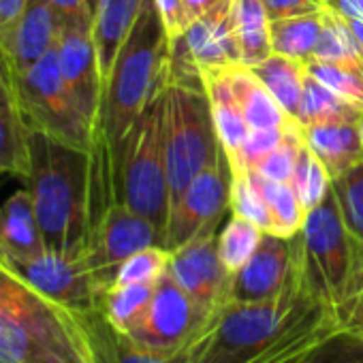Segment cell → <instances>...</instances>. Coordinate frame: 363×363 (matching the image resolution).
<instances>
[{
  "instance_id": "cell-20",
  "label": "cell",
  "mask_w": 363,
  "mask_h": 363,
  "mask_svg": "<svg viewBox=\"0 0 363 363\" xmlns=\"http://www.w3.org/2000/svg\"><path fill=\"white\" fill-rule=\"evenodd\" d=\"M82 314L88 325L99 363H189L191 361L193 342L177 352H160L135 342L128 333H122L116 327H111L99 308Z\"/></svg>"
},
{
  "instance_id": "cell-48",
  "label": "cell",
  "mask_w": 363,
  "mask_h": 363,
  "mask_svg": "<svg viewBox=\"0 0 363 363\" xmlns=\"http://www.w3.org/2000/svg\"><path fill=\"white\" fill-rule=\"evenodd\" d=\"M225 0H184V7H186V16L189 20H199L203 18L206 13L214 11L218 5H223Z\"/></svg>"
},
{
  "instance_id": "cell-28",
  "label": "cell",
  "mask_w": 363,
  "mask_h": 363,
  "mask_svg": "<svg viewBox=\"0 0 363 363\" xmlns=\"http://www.w3.org/2000/svg\"><path fill=\"white\" fill-rule=\"evenodd\" d=\"M252 73L265 84L278 105L295 120L303 92V82L308 75L306 62L274 52L267 60L252 67Z\"/></svg>"
},
{
  "instance_id": "cell-51",
  "label": "cell",
  "mask_w": 363,
  "mask_h": 363,
  "mask_svg": "<svg viewBox=\"0 0 363 363\" xmlns=\"http://www.w3.org/2000/svg\"><path fill=\"white\" fill-rule=\"evenodd\" d=\"M0 259H3V261H7V255H5V250H3V246H0ZM9 263V261H7Z\"/></svg>"
},
{
  "instance_id": "cell-26",
  "label": "cell",
  "mask_w": 363,
  "mask_h": 363,
  "mask_svg": "<svg viewBox=\"0 0 363 363\" xmlns=\"http://www.w3.org/2000/svg\"><path fill=\"white\" fill-rule=\"evenodd\" d=\"M331 189H333L344 227H346V231L354 244V250H357V272H354V286H352V299H354V295L359 291L361 274H363V160L357 162L354 167H350L348 171H344L342 175L333 177ZM352 299H350V303H352ZM350 303H348V308H350Z\"/></svg>"
},
{
  "instance_id": "cell-22",
  "label": "cell",
  "mask_w": 363,
  "mask_h": 363,
  "mask_svg": "<svg viewBox=\"0 0 363 363\" xmlns=\"http://www.w3.org/2000/svg\"><path fill=\"white\" fill-rule=\"evenodd\" d=\"M301 130L308 147L325 164L331 179L363 160V143L357 120H337Z\"/></svg>"
},
{
  "instance_id": "cell-41",
  "label": "cell",
  "mask_w": 363,
  "mask_h": 363,
  "mask_svg": "<svg viewBox=\"0 0 363 363\" xmlns=\"http://www.w3.org/2000/svg\"><path fill=\"white\" fill-rule=\"evenodd\" d=\"M308 363H363V335L342 327L318 346Z\"/></svg>"
},
{
  "instance_id": "cell-52",
  "label": "cell",
  "mask_w": 363,
  "mask_h": 363,
  "mask_svg": "<svg viewBox=\"0 0 363 363\" xmlns=\"http://www.w3.org/2000/svg\"><path fill=\"white\" fill-rule=\"evenodd\" d=\"M96 3H99V0H90V5H92V11H94V7H96Z\"/></svg>"
},
{
  "instance_id": "cell-15",
  "label": "cell",
  "mask_w": 363,
  "mask_h": 363,
  "mask_svg": "<svg viewBox=\"0 0 363 363\" xmlns=\"http://www.w3.org/2000/svg\"><path fill=\"white\" fill-rule=\"evenodd\" d=\"M54 48H56L65 84L73 101L77 103L79 111L90 122V126L96 128L105 84H103V75L99 69L92 24L60 26Z\"/></svg>"
},
{
  "instance_id": "cell-27",
  "label": "cell",
  "mask_w": 363,
  "mask_h": 363,
  "mask_svg": "<svg viewBox=\"0 0 363 363\" xmlns=\"http://www.w3.org/2000/svg\"><path fill=\"white\" fill-rule=\"evenodd\" d=\"M233 24L244 67L252 69L274 54L272 22L263 0H233Z\"/></svg>"
},
{
  "instance_id": "cell-14",
  "label": "cell",
  "mask_w": 363,
  "mask_h": 363,
  "mask_svg": "<svg viewBox=\"0 0 363 363\" xmlns=\"http://www.w3.org/2000/svg\"><path fill=\"white\" fill-rule=\"evenodd\" d=\"M167 272L210 318L229 301L231 274L218 257V231L173 250Z\"/></svg>"
},
{
  "instance_id": "cell-17",
  "label": "cell",
  "mask_w": 363,
  "mask_h": 363,
  "mask_svg": "<svg viewBox=\"0 0 363 363\" xmlns=\"http://www.w3.org/2000/svg\"><path fill=\"white\" fill-rule=\"evenodd\" d=\"M28 137L30 130L22 116L16 71L5 50H0V175H11L24 184L30 169Z\"/></svg>"
},
{
  "instance_id": "cell-31",
  "label": "cell",
  "mask_w": 363,
  "mask_h": 363,
  "mask_svg": "<svg viewBox=\"0 0 363 363\" xmlns=\"http://www.w3.org/2000/svg\"><path fill=\"white\" fill-rule=\"evenodd\" d=\"M252 182L257 184V189L261 191L269 214H272V223H274V231L276 235L282 238H293L301 231L303 223H306V208L301 206V199L295 191V186L291 182H272L261 177L255 171H248Z\"/></svg>"
},
{
  "instance_id": "cell-50",
  "label": "cell",
  "mask_w": 363,
  "mask_h": 363,
  "mask_svg": "<svg viewBox=\"0 0 363 363\" xmlns=\"http://www.w3.org/2000/svg\"><path fill=\"white\" fill-rule=\"evenodd\" d=\"M357 124H359V133H361V143H363V111L359 113V120H357Z\"/></svg>"
},
{
  "instance_id": "cell-46",
  "label": "cell",
  "mask_w": 363,
  "mask_h": 363,
  "mask_svg": "<svg viewBox=\"0 0 363 363\" xmlns=\"http://www.w3.org/2000/svg\"><path fill=\"white\" fill-rule=\"evenodd\" d=\"M342 327L348 331H354L359 335H363V274H361V282H359V291L342 320Z\"/></svg>"
},
{
  "instance_id": "cell-34",
  "label": "cell",
  "mask_w": 363,
  "mask_h": 363,
  "mask_svg": "<svg viewBox=\"0 0 363 363\" xmlns=\"http://www.w3.org/2000/svg\"><path fill=\"white\" fill-rule=\"evenodd\" d=\"M263 231L255 227L252 223L233 216L220 227L218 231V257L225 265V269L233 276L238 274L257 252L261 244Z\"/></svg>"
},
{
  "instance_id": "cell-49",
  "label": "cell",
  "mask_w": 363,
  "mask_h": 363,
  "mask_svg": "<svg viewBox=\"0 0 363 363\" xmlns=\"http://www.w3.org/2000/svg\"><path fill=\"white\" fill-rule=\"evenodd\" d=\"M346 22H348V26H350L352 35L357 37V41H359L361 50H363V22H361V20H346Z\"/></svg>"
},
{
  "instance_id": "cell-7",
  "label": "cell",
  "mask_w": 363,
  "mask_h": 363,
  "mask_svg": "<svg viewBox=\"0 0 363 363\" xmlns=\"http://www.w3.org/2000/svg\"><path fill=\"white\" fill-rule=\"evenodd\" d=\"M299 235L308 276L323 301L342 323L352 299L357 250L344 227L333 189H329L325 199L308 212Z\"/></svg>"
},
{
  "instance_id": "cell-19",
  "label": "cell",
  "mask_w": 363,
  "mask_h": 363,
  "mask_svg": "<svg viewBox=\"0 0 363 363\" xmlns=\"http://www.w3.org/2000/svg\"><path fill=\"white\" fill-rule=\"evenodd\" d=\"M58 39V20L52 0H28L11 37L0 45L9 56L16 75L26 73Z\"/></svg>"
},
{
  "instance_id": "cell-38",
  "label": "cell",
  "mask_w": 363,
  "mask_h": 363,
  "mask_svg": "<svg viewBox=\"0 0 363 363\" xmlns=\"http://www.w3.org/2000/svg\"><path fill=\"white\" fill-rule=\"evenodd\" d=\"M171 252L162 246H150L130 255L116 272L113 284H139L158 282L169 267ZM111 284V286H113Z\"/></svg>"
},
{
  "instance_id": "cell-29",
  "label": "cell",
  "mask_w": 363,
  "mask_h": 363,
  "mask_svg": "<svg viewBox=\"0 0 363 363\" xmlns=\"http://www.w3.org/2000/svg\"><path fill=\"white\" fill-rule=\"evenodd\" d=\"M325 24V9L316 13L274 20L269 24L272 33V48L276 54L308 62L316 50V43L320 39Z\"/></svg>"
},
{
  "instance_id": "cell-10",
  "label": "cell",
  "mask_w": 363,
  "mask_h": 363,
  "mask_svg": "<svg viewBox=\"0 0 363 363\" xmlns=\"http://www.w3.org/2000/svg\"><path fill=\"white\" fill-rule=\"evenodd\" d=\"M208 320L210 316H206L203 310L177 286L169 272H164L156 282L145 312L128 335L152 350L177 352L201 333Z\"/></svg>"
},
{
  "instance_id": "cell-43",
  "label": "cell",
  "mask_w": 363,
  "mask_h": 363,
  "mask_svg": "<svg viewBox=\"0 0 363 363\" xmlns=\"http://www.w3.org/2000/svg\"><path fill=\"white\" fill-rule=\"evenodd\" d=\"M263 5L267 9L269 22L306 16V13H316L320 9H325L323 0H263Z\"/></svg>"
},
{
  "instance_id": "cell-35",
  "label": "cell",
  "mask_w": 363,
  "mask_h": 363,
  "mask_svg": "<svg viewBox=\"0 0 363 363\" xmlns=\"http://www.w3.org/2000/svg\"><path fill=\"white\" fill-rule=\"evenodd\" d=\"M291 184L295 186L306 212L314 210L331 189V175L327 173V169L318 160V156L308 147V143H303V147H301Z\"/></svg>"
},
{
  "instance_id": "cell-24",
  "label": "cell",
  "mask_w": 363,
  "mask_h": 363,
  "mask_svg": "<svg viewBox=\"0 0 363 363\" xmlns=\"http://www.w3.org/2000/svg\"><path fill=\"white\" fill-rule=\"evenodd\" d=\"M0 246L7 261L41 255L45 248L28 189L13 193L0 206Z\"/></svg>"
},
{
  "instance_id": "cell-16",
  "label": "cell",
  "mask_w": 363,
  "mask_h": 363,
  "mask_svg": "<svg viewBox=\"0 0 363 363\" xmlns=\"http://www.w3.org/2000/svg\"><path fill=\"white\" fill-rule=\"evenodd\" d=\"M293 255V238L263 233L252 259L231 276L229 301H267L274 299L286 282Z\"/></svg>"
},
{
  "instance_id": "cell-42",
  "label": "cell",
  "mask_w": 363,
  "mask_h": 363,
  "mask_svg": "<svg viewBox=\"0 0 363 363\" xmlns=\"http://www.w3.org/2000/svg\"><path fill=\"white\" fill-rule=\"evenodd\" d=\"M58 28L60 26H86L94 22L90 0H52Z\"/></svg>"
},
{
  "instance_id": "cell-5",
  "label": "cell",
  "mask_w": 363,
  "mask_h": 363,
  "mask_svg": "<svg viewBox=\"0 0 363 363\" xmlns=\"http://www.w3.org/2000/svg\"><path fill=\"white\" fill-rule=\"evenodd\" d=\"M169 88V86H167ZM154 96L135 120L113 162L116 199L147 218L164 248L171 214V195L164 160V94Z\"/></svg>"
},
{
  "instance_id": "cell-39",
  "label": "cell",
  "mask_w": 363,
  "mask_h": 363,
  "mask_svg": "<svg viewBox=\"0 0 363 363\" xmlns=\"http://www.w3.org/2000/svg\"><path fill=\"white\" fill-rule=\"evenodd\" d=\"M306 71L316 82L327 86L333 94H337L342 101L363 111V75L329 65V62H318V60H308Z\"/></svg>"
},
{
  "instance_id": "cell-45",
  "label": "cell",
  "mask_w": 363,
  "mask_h": 363,
  "mask_svg": "<svg viewBox=\"0 0 363 363\" xmlns=\"http://www.w3.org/2000/svg\"><path fill=\"white\" fill-rule=\"evenodd\" d=\"M26 3L28 0H0V45L11 37Z\"/></svg>"
},
{
  "instance_id": "cell-44",
  "label": "cell",
  "mask_w": 363,
  "mask_h": 363,
  "mask_svg": "<svg viewBox=\"0 0 363 363\" xmlns=\"http://www.w3.org/2000/svg\"><path fill=\"white\" fill-rule=\"evenodd\" d=\"M158 13L162 18V24L169 33L171 39L179 37L184 33L191 24L189 16H186V7H184V0H154Z\"/></svg>"
},
{
  "instance_id": "cell-8",
  "label": "cell",
  "mask_w": 363,
  "mask_h": 363,
  "mask_svg": "<svg viewBox=\"0 0 363 363\" xmlns=\"http://www.w3.org/2000/svg\"><path fill=\"white\" fill-rule=\"evenodd\" d=\"M16 84L22 116L30 133L48 135L84 152L92 150L94 128L84 118L65 84L56 48H52L26 73L16 75Z\"/></svg>"
},
{
  "instance_id": "cell-32",
  "label": "cell",
  "mask_w": 363,
  "mask_h": 363,
  "mask_svg": "<svg viewBox=\"0 0 363 363\" xmlns=\"http://www.w3.org/2000/svg\"><path fill=\"white\" fill-rule=\"evenodd\" d=\"M154 289L156 282L113 284L101 295L99 310L103 312V316L109 320L111 327H116L122 333H128L145 312L154 295Z\"/></svg>"
},
{
  "instance_id": "cell-9",
  "label": "cell",
  "mask_w": 363,
  "mask_h": 363,
  "mask_svg": "<svg viewBox=\"0 0 363 363\" xmlns=\"http://www.w3.org/2000/svg\"><path fill=\"white\" fill-rule=\"evenodd\" d=\"M231 184L233 169L227 152L220 150L218 160L201 171L171 206L164 240V248L169 252L206 233L220 231L223 216L231 210Z\"/></svg>"
},
{
  "instance_id": "cell-13",
  "label": "cell",
  "mask_w": 363,
  "mask_h": 363,
  "mask_svg": "<svg viewBox=\"0 0 363 363\" xmlns=\"http://www.w3.org/2000/svg\"><path fill=\"white\" fill-rule=\"evenodd\" d=\"M9 265L39 293L75 312H90L99 308L101 291L84 257L43 250L28 259H11Z\"/></svg>"
},
{
  "instance_id": "cell-2",
  "label": "cell",
  "mask_w": 363,
  "mask_h": 363,
  "mask_svg": "<svg viewBox=\"0 0 363 363\" xmlns=\"http://www.w3.org/2000/svg\"><path fill=\"white\" fill-rule=\"evenodd\" d=\"M171 84V37L154 0H143L141 11L103 88L101 111L92 147H103L111 167L145 105Z\"/></svg>"
},
{
  "instance_id": "cell-47",
  "label": "cell",
  "mask_w": 363,
  "mask_h": 363,
  "mask_svg": "<svg viewBox=\"0 0 363 363\" xmlns=\"http://www.w3.org/2000/svg\"><path fill=\"white\" fill-rule=\"evenodd\" d=\"M325 7L344 20L363 22V0H329V3H325Z\"/></svg>"
},
{
  "instance_id": "cell-30",
  "label": "cell",
  "mask_w": 363,
  "mask_h": 363,
  "mask_svg": "<svg viewBox=\"0 0 363 363\" xmlns=\"http://www.w3.org/2000/svg\"><path fill=\"white\" fill-rule=\"evenodd\" d=\"M310 60L329 62L363 75V50L352 35L348 22L325 7V24L316 50Z\"/></svg>"
},
{
  "instance_id": "cell-40",
  "label": "cell",
  "mask_w": 363,
  "mask_h": 363,
  "mask_svg": "<svg viewBox=\"0 0 363 363\" xmlns=\"http://www.w3.org/2000/svg\"><path fill=\"white\" fill-rule=\"evenodd\" d=\"M289 128H250V133H248V137H246V141H244V145L240 150L238 160L231 164L233 175H240V173H246V171H255L257 164L272 150H276L282 143V139H284Z\"/></svg>"
},
{
  "instance_id": "cell-4",
  "label": "cell",
  "mask_w": 363,
  "mask_h": 363,
  "mask_svg": "<svg viewBox=\"0 0 363 363\" xmlns=\"http://www.w3.org/2000/svg\"><path fill=\"white\" fill-rule=\"evenodd\" d=\"M26 189L48 250L84 257L90 240V152L48 135L28 137Z\"/></svg>"
},
{
  "instance_id": "cell-37",
  "label": "cell",
  "mask_w": 363,
  "mask_h": 363,
  "mask_svg": "<svg viewBox=\"0 0 363 363\" xmlns=\"http://www.w3.org/2000/svg\"><path fill=\"white\" fill-rule=\"evenodd\" d=\"M306 139H303V130L301 126L295 122L282 143L272 150L255 169V173H259L261 177L265 179H272V182H293V175H295V167H297V160H299V154H301V147H303Z\"/></svg>"
},
{
  "instance_id": "cell-11",
  "label": "cell",
  "mask_w": 363,
  "mask_h": 363,
  "mask_svg": "<svg viewBox=\"0 0 363 363\" xmlns=\"http://www.w3.org/2000/svg\"><path fill=\"white\" fill-rule=\"evenodd\" d=\"M150 246H162L156 227L124 203L116 201L92 227L84 255L101 295L113 284L118 267L130 255Z\"/></svg>"
},
{
  "instance_id": "cell-33",
  "label": "cell",
  "mask_w": 363,
  "mask_h": 363,
  "mask_svg": "<svg viewBox=\"0 0 363 363\" xmlns=\"http://www.w3.org/2000/svg\"><path fill=\"white\" fill-rule=\"evenodd\" d=\"M359 113H361V109L342 101L327 86L316 82L310 73L306 75L299 109L295 116V122L301 128L337 122V120H359Z\"/></svg>"
},
{
  "instance_id": "cell-36",
  "label": "cell",
  "mask_w": 363,
  "mask_h": 363,
  "mask_svg": "<svg viewBox=\"0 0 363 363\" xmlns=\"http://www.w3.org/2000/svg\"><path fill=\"white\" fill-rule=\"evenodd\" d=\"M231 214L252 223L263 233H272L274 231L269 208H267L261 191L257 189V184L252 182L248 171L240 173V175H233V184H231Z\"/></svg>"
},
{
  "instance_id": "cell-3",
  "label": "cell",
  "mask_w": 363,
  "mask_h": 363,
  "mask_svg": "<svg viewBox=\"0 0 363 363\" xmlns=\"http://www.w3.org/2000/svg\"><path fill=\"white\" fill-rule=\"evenodd\" d=\"M318 303L325 301L308 276L297 233L284 289L267 301H227L193 340L189 363H240L278 340Z\"/></svg>"
},
{
  "instance_id": "cell-25",
  "label": "cell",
  "mask_w": 363,
  "mask_h": 363,
  "mask_svg": "<svg viewBox=\"0 0 363 363\" xmlns=\"http://www.w3.org/2000/svg\"><path fill=\"white\" fill-rule=\"evenodd\" d=\"M233 94L250 128H289L295 120L278 105L265 84L252 73L250 67H225Z\"/></svg>"
},
{
  "instance_id": "cell-23",
  "label": "cell",
  "mask_w": 363,
  "mask_h": 363,
  "mask_svg": "<svg viewBox=\"0 0 363 363\" xmlns=\"http://www.w3.org/2000/svg\"><path fill=\"white\" fill-rule=\"evenodd\" d=\"M143 0H99L94 7L92 37L99 56L103 84L107 82L120 48L133 30Z\"/></svg>"
},
{
  "instance_id": "cell-18",
  "label": "cell",
  "mask_w": 363,
  "mask_h": 363,
  "mask_svg": "<svg viewBox=\"0 0 363 363\" xmlns=\"http://www.w3.org/2000/svg\"><path fill=\"white\" fill-rule=\"evenodd\" d=\"M342 329L340 318L327 303H318L303 318L291 325L278 340L240 363H308L318 346Z\"/></svg>"
},
{
  "instance_id": "cell-6",
  "label": "cell",
  "mask_w": 363,
  "mask_h": 363,
  "mask_svg": "<svg viewBox=\"0 0 363 363\" xmlns=\"http://www.w3.org/2000/svg\"><path fill=\"white\" fill-rule=\"evenodd\" d=\"M201 73H173L164 94V160L171 206L220 156Z\"/></svg>"
},
{
  "instance_id": "cell-1",
  "label": "cell",
  "mask_w": 363,
  "mask_h": 363,
  "mask_svg": "<svg viewBox=\"0 0 363 363\" xmlns=\"http://www.w3.org/2000/svg\"><path fill=\"white\" fill-rule=\"evenodd\" d=\"M0 363H99L88 325L0 259Z\"/></svg>"
},
{
  "instance_id": "cell-21",
  "label": "cell",
  "mask_w": 363,
  "mask_h": 363,
  "mask_svg": "<svg viewBox=\"0 0 363 363\" xmlns=\"http://www.w3.org/2000/svg\"><path fill=\"white\" fill-rule=\"evenodd\" d=\"M201 79L206 86L208 101H210L212 120H214L218 141H220L223 150L227 152L229 162L233 164L240 156V150H242L248 133H250V126L240 109V103L233 94V88H231L225 67L201 71Z\"/></svg>"
},
{
  "instance_id": "cell-53",
  "label": "cell",
  "mask_w": 363,
  "mask_h": 363,
  "mask_svg": "<svg viewBox=\"0 0 363 363\" xmlns=\"http://www.w3.org/2000/svg\"><path fill=\"white\" fill-rule=\"evenodd\" d=\"M323 3H329V0H323Z\"/></svg>"
},
{
  "instance_id": "cell-12",
  "label": "cell",
  "mask_w": 363,
  "mask_h": 363,
  "mask_svg": "<svg viewBox=\"0 0 363 363\" xmlns=\"http://www.w3.org/2000/svg\"><path fill=\"white\" fill-rule=\"evenodd\" d=\"M233 65H242L233 24V0H225L214 11L193 20L184 33L171 39L173 73H201Z\"/></svg>"
}]
</instances>
